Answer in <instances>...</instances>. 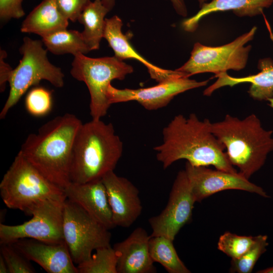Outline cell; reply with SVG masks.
Wrapping results in <instances>:
<instances>
[{
	"label": "cell",
	"instance_id": "obj_1",
	"mask_svg": "<svg viewBox=\"0 0 273 273\" xmlns=\"http://www.w3.org/2000/svg\"><path fill=\"white\" fill-rule=\"evenodd\" d=\"M211 121L200 119L194 113L186 117L175 116L162 131V143L154 148L164 169L185 159L194 166H213L216 169L236 173L223 145L212 133Z\"/></svg>",
	"mask_w": 273,
	"mask_h": 273
},
{
	"label": "cell",
	"instance_id": "obj_2",
	"mask_svg": "<svg viewBox=\"0 0 273 273\" xmlns=\"http://www.w3.org/2000/svg\"><path fill=\"white\" fill-rule=\"evenodd\" d=\"M82 124L73 114L57 116L36 133H30L19 152L43 176L64 189L71 182L73 144Z\"/></svg>",
	"mask_w": 273,
	"mask_h": 273
},
{
	"label": "cell",
	"instance_id": "obj_3",
	"mask_svg": "<svg viewBox=\"0 0 273 273\" xmlns=\"http://www.w3.org/2000/svg\"><path fill=\"white\" fill-rule=\"evenodd\" d=\"M210 129L224 146L230 163L248 179L273 151V131L264 129L254 114L243 119L226 114L222 120L211 122Z\"/></svg>",
	"mask_w": 273,
	"mask_h": 273
},
{
	"label": "cell",
	"instance_id": "obj_4",
	"mask_svg": "<svg viewBox=\"0 0 273 273\" xmlns=\"http://www.w3.org/2000/svg\"><path fill=\"white\" fill-rule=\"evenodd\" d=\"M122 152V142L111 123L92 119L82 123L73 144L71 182L83 184L102 179L114 171Z\"/></svg>",
	"mask_w": 273,
	"mask_h": 273
},
{
	"label": "cell",
	"instance_id": "obj_5",
	"mask_svg": "<svg viewBox=\"0 0 273 273\" xmlns=\"http://www.w3.org/2000/svg\"><path fill=\"white\" fill-rule=\"evenodd\" d=\"M0 193L8 208L27 215L45 201L67 199L64 189L43 176L19 151L3 176Z\"/></svg>",
	"mask_w": 273,
	"mask_h": 273
},
{
	"label": "cell",
	"instance_id": "obj_6",
	"mask_svg": "<svg viewBox=\"0 0 273 273\" xmlns=\"http://www.w3.org/2000/svg\"><path fill=\"white\" fill-rule=\"evenodd\" d=\"M42 43L41 40L24 37L19 48L22 58L9 80V94L0 113L1 119L6 117L30 87L38 85L41 80H47L57 88L64 86V74L60 67L49 61L48 50Z\"/></svg>",
	"mask_w": 273,
	"mask_h": 273
},
{
	"label": "cell",
	"instance_id": "obj_7",
	"mask_svg": "<svg viewBox=\"0 0 273 273\" xmlns=\"http://www.w3.org/2000/svg\"><path fill=\"white\" fill-rule=\"evenodd\" d=\"M70 74L84 82L90 95L89 110L92 119H101L111 106L107 90L112 80H123L133 71V67L116 57L90 58L79 54L74 56Z\"/></svg>",
	"mask_w": 273,
	"mask_h": 273
},
{
	"label": "cell",
	"instance_id": "obj_8",
	"mask_svg": "<svg viewBox=\"0 0 273 273\" xmlns=\"http://www.w3.org/2000/svg\"><path fill=\"white\" fill-rule=\"evenodd\" d=\"M257 27L253 26L233 41L221 46H207L196 42L189 59L176 70L188 77L202 73L216 75L229 70H242L247 65L252 48L251 45H245L253 39Z\"/></svg>",
	"mask_w": 273,
	"mask_h": 273
},
{
	"label": "cell",
	"instance_id": "obj_9",
	"mask_svg": "<svg viewBox=\"0 0 273 273\" xmlns=\"http://www.w3.org/2000/svg\"><path fill=\"white\" fill-rule=\"evenodd\" d=\"M63 233L71 258L77 265L89 259L94 250L110 246L109 230L68 199L64 203Z\"/></svg>",
	"mask_w": 273,
	"mask_h": 273
},
{
	"label": "cell",
	"instance_id": "obj_10",
	"mask_svg": "<svg viewBox=\"0 0 273 273\" xmlns=\"http://www.w3.org/2000/svg\"><path fill=\"white\" fill-rule=\"evenodd\" d=\"M64 201L49 200L41 203L32 210V218L21 224L9 225L1 222L0 243H11L23 238L52 244L64 242Z\"/></svg>",
	"mask_w": 273,
	"mask_h": 273
},
{
	"label": "cell",
	"instance_id": "obj_11",
	"mask_svg": "<svg viewBox=\"0 0 273 273\" xmlns=\"http://www.w3.org/2000/svg\"><path fill=\"white\" fill-rule=\"evenodd\" d=\"M196 202L185 170L177 173L165 208L149 222L151 237L164 236L174 240L180 230L190 221Z\"/></svg>",
	"mask_w": 273,
	"mask_h": 273
},
{
	"label": "cell",
	"instance_id": "obj_12",
	"mask_svg": "<svg viewBox=\"0 0 273 273\" xmlns=\"http://www.w3.org/2000/svg\"><path fill=\"white\" fill-rule=\"evenodd\" d=\"M209 80L198 81L186 76L170 78L156 85L137 89H118L110 84L107 97L110 105L136 101L148 110H155L167 106L177 95L187 90L202 87Z\"/></svg>",
	"mask_w": 273,
	"mask_h": 273
},
{
	"label": "cell",
	"instance_id": "obj_13",
	"mask_svg": "<svg viewBox=\"0 0 273 273\" xmlns=\"http://www.w3.org/2000/svg\"><path fill=\"white\" fill-rule=\"evenodd\" d=\"M185 170L196 202L221 191L242 190L268 198L260 187L250 182L240 173L212 169L203 166H194L186 162Z\"/></svg>",
	"mask_w": 273,
	"mask_h": 273
},
{
	"label": "cell",
	"instance_id": "obj_14",
	"mask_svg": "<svg viewBox=\"0 0 273 273\" xmlns=\"http://www.w3.org/2000/svg\"><path fill=\"white\" fill-rule=\"evenodd\" d=\"M116 226L130 227L141 215L143 207L138 189L128 179L114 171L102 178Z\"/></svg>",
	"mask_w": 273,
	"mask_h": 273
},
{
	"label": "cell",
	"instance_id": "obj_15",
	"mask_svg": "<svg viewBox=\"0 0 273 273\" xmlns=\"http://www.w3.org/2000/svg\"><path fill=\"white\" fill-rule=\"evenodd\" d=\"M29 261L49 273H79L65 243L52 244L23 238L11 243Z\"/></svg>",
	"mask_w": 273,
	"mask_h": 273
},
{
	"label": "cell",
	"instance_id": "obj_16",
	"mask_svg": "<svg viewBox=\"0 0 273 273\" xmlns=\"http://www.w3.org/2000/svg\"><path fill=\"white\" fill-rule=\"evenodd\" d=\"M66 198L76 203L108 230L116 225L102 179L79 184L70 182L64 189Z\"/></svg>",
	"mask_w": 273,
	"mask_h": 273
},
{
	"label": "cell",
	"instance_id": "obj_17",
	"mask_svg": "<svg viewBox=\"0 0 273 273\" xmlns=\"http://www.w3.org/2000/svg\"><path fill=\"white\" fill-rule=\"evenodd\" d=\"M151 236L139 227L124 240L115 243L117 273H154L156 268L149 252Z\"/></svg>",
	"mask_w": 273,
	"mask_h": 273
},
{
	"label": "cell",
	"instance_id": "obj_18",
	"mask_svg": "<svg viewBox=\"0 0 273 273\" xmlns=\"http://www.w3.org/2000/svg\"><path fill=\"white\" fill-rule=\"evenodd\" d=\"M123 23L116 15L105 19L103 38L113 50L115 56L123 60L133 59L141 62L147 68L151 77L160 82L166 79L186 75L180 71L164 69L153 64L139 54L131 45L127 35L121 31Z\"/></svg>",
	"mask_w": 273,
	"mask_h": 273
},
{
	"label": "cell",
	"instance_id": "obj_19",
	"mask_svg": "<svg viewBox=\"0 0 273 273\" xmlns=\"http://www.w3.org/2000/svg\"><path fill=\"white\" fill-rule=\"evenodd\" d=\"M258 68L260 72L257 74L242 77L230 76L226 72L215 75L217 80L203 92V95L210 96L216 90L225 86L233 87L236 85L249 83L251 84L248 93L255 100L267 101L273 98V61L266 58L259 61Z\"/></svg>",
	"mask_w": 273,
	"mask_h": 273
},
{
	"label": "cell",
	"instance_id": "obj_20",
	"mask_svg": "<svg viewBox=\"0 0 273 273\" xmlns=\"http://www.w3.org/2000/svg\"><path fill=\"white\" fill-rule=\"evenodd\" d=\"M273 0H211L204 3L194 16L185 19L181 24L188 32L195 31L200 20L213 13L232 11L239 17H253L263 14V10L270 7Z\"/></svg>",
	"mask_w": 273,
	"mask_h": 273
},
{
	"label": "cell",
	"instance_id": "obj_21",
	"mask_svg": "<svg viewBox=\"0 0 273 273\" xmlns=\"http://www.w3.org/2000/svg\"><path fill=\"white\" fill-rule=\"evenodd\" d=\"M69 20L57 7L54 0H43L23 20L20 30L43 37L67 29Z\"/></svg>",
	"mask_w": 273,
	"mask_h": 273
},
{
	"label": "cell",
	"instance_id": "obj_22",
	"mask_svg": "<svg viewBox=\"0 0 273 273\" xmlns=\"http://www.w3.org/2000/svg\"><path fill=\"white\" fill-rule=\"evenodd\" d=\"M109 10L102 0L90 2L84 8L77 21L82 24L83 38L90 51L98 50L104 31L105 17Z\"/></svg>",
	"mask_w": 273,
	"mask_h": 273
},
{
	"label": "cell",
	"instance_id": "obj_23",
	"mask_svg": "<svg viewBox=\"0 0 273 273\" xmlns=\"http://www.w3.org/2000/svg\"><path fill=\"white\" fill-rule=\"evenodd\" d=\"M47 50L56 55L86 54L90 50L82 33L76 30L63 29L41 38Z\"/></svg>",
	"mask_w": 273,
	"mask_h": 273
},
{
	"label": "cell",
	"instance_id": "obj_24",
	"mask_svg": "<svg viewBox=\"0 0 273 273\" xmlns=\"http://www.w3.org/2000/svg\"><path fill=\"white\" fill-rule=\"evenodd\" d=\"M173 240L164 236L151 237L149 240V252L153 261L161 264L169 273H190L179 257Z\"/></svg>",
	"mask_w": 273,
	"mask_h": 273
},
{
	"label": "cell",
	"instance_id": "obj_25",
	"mask_svg": "<svg viewBox=\"0 0 273 273\" xmlns=\"http://www.w3.org/2000/svg\"><path fill=\"white\" fill-rule=\"evenodd\" d=\"M88 260L79 263V273H117V255L111 246L99 248Z\"/></svg>",
	"mask_w": 273,
	"mask_h": 273
},
{
	"label": "cell",
	"instance_id": "obj_26",
	"mask_svg": "<svg viewBox=\"0 0 273 273\" xmlns=\"http://www.w3.org/2000/svg\"><path fill=\"white\" fill-rule=\"evenodd\" d=\"M266 235L255 236V241L249 249L239 258L232 259L230 271L250 273L260 257L266 251L268 246Z\"/></svg>",
	"mask_w": 273,
	"mask_h": 273
},
{
	"label": "cell",
	"instance_id": "obj_27",
	"mask_svg": "<svg viewBox=\"0 0 273 273\" xmlns=\"http://www.w3.org/2000/svg\"><path fill=\"white\" fill-rule=\"evenodd\" d=\"M255 236H239L226 232L219 238L217 248L232 259L242 256L255 241Z\"/></svg>",
	"mask_w": 273,
	"mask_h": 273
},
{
	"label": "cell",
	"instance_id": "obj_28",
	"mask_svg": "<svg viewBox=\"0 0 273 273\" xmlns=\"http://www.w3.org/2000/svg\"><path fill=\"white\" fill-rule=\"evenodd\" d=\"M27 112L35 117H42L49 113L52 108V92L44 87L37 86L27 94L25 100Z\"/></svg>",
	"mask_w": 273,
	"mask_h": 273
},
{
	"label": "cell",
	"instance_id": "obj_29",
	"mask_svg": "<svg viewBox=\"0 0 273 273\" xmlns=\"http://www.w3.org/2000/svg\"><path fill=\"white\" fill-rule=\"evenodd\" d=\"M1 254L10 273H33L35 271L30 261L11 243L1 244Z\"/></svg>",
	"mask_w": 273,
	"mask_h": 273
},
{
	"label": "cell",
	"instance_id": "obj_30",
	"mask_svg": "<svg viewBox=\"0 0 273 273\" xmlns=\"http://www.w3.org/2000/svg\"><path fill=\"white\" fill-rule=\"evenodd\" d=\"M63 15L73 22L77 21L81 13L90 0H54Z\"/></svg>",
	"mask_w": 273,
	"mask_h": 273
},
{
	"label": "cell",
	"instance_id": "obj_31",
	"mask_svg": "<svg viewBox=\"0 0 273 273\" xmlns=\"http://www.w3.org/2000/svg\"><path fill=\"white\" fill-rule=\"evenodd\" d=\"M23 0H0V18L2 22L19 19L25 15Z\"/></svg>",
	"mask_w": 273,
	"mask_h": 273
},
{
	"label": "cell",
	"instance_id": "obj_32",
	"mask_svg": "<svg viewBox=\"0 0 273 273\" xmlns=\"http://www.w3.org/2000/svg\"><path fill=\"white\" fill-rule=\"evenodd\" d=\"M7 52L4 50L0 51V90L5 91L7 82L9 83L13 69L7 62L5 59L7 57Z\"/></svg>",
	"mask_w": 273,
	"mask_h": 273
},
{
	"label": "cell",
	"instance_id": "obj_33",
	"mask_svg": "<svg viewBox=\"0 0 273 273\" xmlns=\"http://www.w3.org/2000/svg\"><path fill=\"white\" fill-rule=\"evenodd\" d=\"M176 12L179 15L186 17L187 9L184 0H169Z\"/></svg>",
	"mask_w": 273,
	"mask_h": 273
},
{
	"label": "cell",
	"instance_id": "obj_34",
	"mask_svg": "<svg viewBox=\"0 0 273 273\" xmlns=\"http://www.w3.org/2000/svg\"><path fill=\"white\" fill-rule=\"evenodd\" d=\"M9 272L8 266L7 263L1 254L0 255V273H7Z\"/></svg>",
	"mask_w": 273,
	"mask_h": 273
},
{
	"label": "cell",
	"instance_id": "obj_35",
	"mask_svg": "<svg viewBox=\"0 0 273 273\" xmlns=\"http://www.w3.org/2000/svg\"><path fill=\"white\" fill-rule=\"evenodd\" d=\"M102 2L109 11L113 8L115 4V0H102Z\"/></svg>",
	"mask_w": 273,
	"mask_h": 273
},
{
	"label": "cell",
	"instance_id": "obj_36",
	"mask_svg": "<svg viewBox=\"0 0 273 273\" xmlns=\"http://www.w3.org/2000/svg\"><path fill=\"white\" fill-rule=\"evenodd\" d=\"M258 273H273V266L257 271Z\"/></svg>",
	"mask_w": 273,
	"mask_h": 273
},
{
	"label": "cell",
	"instance_id": "obj_37",
	"mask_svg": "<svg viewBox=\"0 0 273 273\" xmlns=\"http://www.w3.org/2000/svg\"><path fill=\"white\" fill-rule=\"evenodd\" d=\"M267 101L268 102V105L273 108V98L268 99Z\"/></svg>",
	"mask_w": 273,
	"mask_h": 273
},
{
	"label": "cell",
	"instance_id": "obj_38",
	"mask_svg": "<svg viewBox=\"0 0 273 273\" xmlns=\"http://www.w3.org/2000/svg\"><path fill=\"white\" fill-rule=\"evenodd\" d=\"M200 7H201L204 3L207 2L208 0H197Z\"/></svg>",
	"mask_w": 273,
	"mask_h": 273
}]
</instances>
